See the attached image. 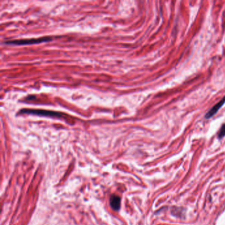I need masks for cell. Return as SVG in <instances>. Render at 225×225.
Returning <instances> with one entry per match:
<instances>
[{
  "label": "cell",
  "instance_id": "cell-1",
  "mask_svg": "<svg viewBox=\"0 0 225 225\" xmlns=\"http://www.w3.org/2000/svg\"><path fill=\"white\" fill-rule=\"evenodd\" d=\"M52 40L50 37H42L39 38H33V39H27V40H15V41H11L9 42H7L8 44H11V45H33V44L41 43L42 42L49 41Z\"/></svg>",
  "mask_w": 225,
  "mask_h": 225
},
{
  "label": "cell",
  "instance_id": "cell-2",
  "mask_svg": "<svg viewBox=\"0 0 225 225\" xmlns=\"http://www.w3.org/2000/svg\"><path fill=\"white\" fill-rule=\"evenodd\" d=\"M22 113L26 114H31L38 116H51V117H61V114L59 112H52V111H47V110H34V109H25L21 110Z\"/></svg>",
  "mask_w": 225,
  "mask_h": 225
},
{
  "label": "cell",
  "instance_id": "cell-3",
  "mask_svg": "<svg viewBox=\"0 0 225 225\" xmlns=\"http://www.w3.org/2000/svg\"><path fill=\"white\" fill-rule=\"evenodd\" d=\"M224 103H225V96L224 98H223V99L220 100V101H219L217 104H216L213 107L211 108V110L207 112L205 116V118L206 119H209L212 118V116L216 114V112L219 111V110L223 106Z\"/></svg>",
  "mask_w": 225,
  "mask_h": 225
},
{
  "label": "cell",
  "instance_id": "cell-4",
  "mask_svg": "<svg viewBox=\"0 0 225 225\" xmlns=\"http://www.w3.org/2000/svg\"><path fill=\"white\" fill-rule=\"evenodd\" d=\"M120 198H119L118 196L117 195H112L110 198V206L112 207V208L114 210L116 211H118L120 208V206H121V204H120Z\"/></svg>",
  "mask_w": 225,
  "mask_h": 225
},
{
  "label": "cell",
  "instance_id": "cell-5",
  "mask_svg": "<svg viewBox=\"0 0 225 225\" xmlns=\"http://www.w3.org/2000/svg\"><path fill=\"white\" fill-rule=\"evenodd\" d=\"M224 136H225V124H223L219 130L218 137H219V139H220L223 138Z\"/></svg>",
  "mask_w": 225,
  "mask_h": 225
}]
</instances>
